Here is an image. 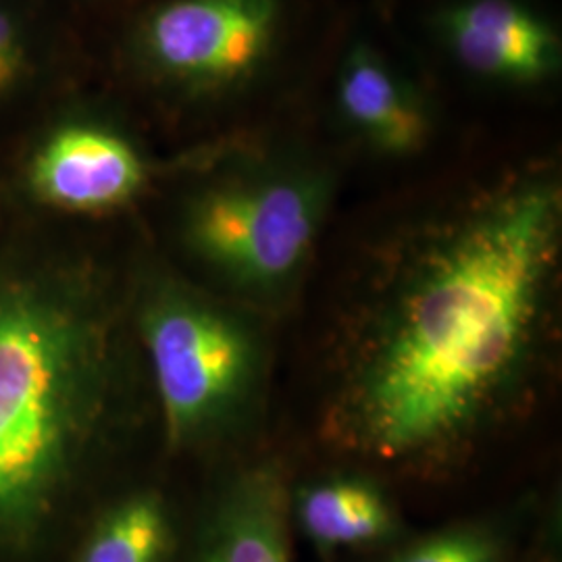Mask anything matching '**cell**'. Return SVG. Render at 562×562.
<instances>
[{
  "mask_svg": "<svg viewBox=\"0 0 562 562\" xmlns=\"http://www.w3.org/2000/svg\"><path fill=\"white\" fill-rule=\"evenodd\" d=\"M140 331L169 442H202L244 417L261 383L262 344L236 308L165 283L144 304Z\"/></svg>",
  "mask_w": 562,
  "mask_h": 562,
  "instance_id": "cell-4",
  "label": "cell"
},
{
  "mask_svg": "<svg viewBox=\"0 0 562 562\" xmlns=\"http://www.w3.org/2000/svg\"><path fill=\"white\" fill-rule=\"evenodd\" d=\"M36 71L32 30L13 0H0V102L18 97Z\"/></svg>",
  "mask_w": 562,
  "mask_h": 562,
  "instance_id": "cell-13",
  "label": "cell"
},
{
  "mask_svg": "<svg viewBox=\"0 0 562 562\" xmlns=\"http://www.w3.org/2000/svg\"><path fill=\"white\" fill-rule=\"evenodd\" d=\"M561 227L559 183L521 176L406 238L344 327L327 443L434 473L501 427L538 373Z\"/></svg>",
  "mask_w": 562,
  "mask_h": 562,
  "instance_id": "cell-1",
  "label": "cell"
},
{
  "mask_svg": "<svg viewBox=\"0 0 562 562\" xmlns=\"http://www.w3.org/2000/svg\"><path fill=\"white\" fill-rule=\"evenodd\" d=\"M171 519L157 494L142 492L115 504L81 550L80 562H165Z\"/></svg>",
  "mask_w": 562,
  "mask_h": 562,
  "instance_id": "cell-11",
  "label": "cell"
},
{
  "mask_svg": "<svg viewBox=\"0 0 562 562\" xmlns=\"http://www.w3.org/2000/svg\"><path fill=\"white\" fill-rule=\"evenodd\" d=\"M450 55L475 78L536 86L561 67L559 32L522 0H457L438 15Z\"/></svg>",
  "mask_w": 562,
  "mask_h": 562,
  "instance_id": "cell-7",
  "label": "cell"
},
{
  "mask_svg": "<svg viewBox=\"0 0 562 562\" xmlns=\"http://www.w3.org/2000/svg\"><path fill=\"white\" fill-rule=\"evenodd\" d=\"M111 329L78 271L0 276V536L48 515L101 423Z\"/></svg>",
  "mask_w": 562,
  "mask_h": 562,
  "instance_id": "cell-2",
  "label": "cell"
},
{
  "mask_svg": "<svg viewBox=\"0 0 562 562\" xmlns=\"http://www.w3.org/2000/svg\"><path fill=\"white\" fill-rule=\"evenodd\" d=\"M338 111L362 142L383 155L417 153L431 134L419 90L367 42L352 44L341 60Z\"/></svg>",
  "mask_w": 562,
  "mask_h": 562,
  "instance_id": "cell-8",
  "label": "cell"
},
{
  "mask_svg": "<svg viewBox=\"0 0 562 562\" xmlns=\"http://www.w3.org/2000/svg\"><path fill=\"white\" fill-rule=\"evenodd\" d=\"M327 176L304 165L244 162L188 199L190 255L241 296L271 301L301 278L329 204Z\"/></svg>",
  "mask_w": 562,
  "mask_h": 562,
  "instance_id": "cell-3",
  "label": "cell"
},
{
  "mask_svg": "<svg viewBox=\"0 0 562 562\" xmlns=\"http://www.w3.org/2000/svg\"><path fill=\"white\" fill-rule=\"evenodd\" d=\"M281 30V0H162L142 15L130 50L171 90L222 94L261 71Z\"/></svg>",
  "mask_w": 562,
  "mask_h": 562,
  "instance_id": "cell-5",
  "label": "cell"
},
{
  "mask_svg": "<svg viewBox=\"0 0 562 562\" xmlns=\"http://www.w3.org/2000/svg\"><path fill=\"white\" fill-rule=\"evenodd\" d=\"M290 506L276 467L244 471L223 492L199 562H290Z\"/></svg>",
  "mask_w": 562,
  "mask_h": 562,
  "instance_id": "cell-9",
  "label": "cell"
},
{
  "mask_svg": "<svg viewBox=\"0 0 562 562\" xmlns=\"http://www.w3.org/2000/svg\"><path fill=\"white\" fill-rule=\"evenodd\" d=\"M148 167L115 125L90 115L55 123L32 150L25 181L36 201L65 213L115 211L140 194Z\"/></svg>",
  "mask_w": 562,
  "mask_h": 562,
  "instance_id": "cell-6",
  "label": "cell"
},
{
  "mask_svg": "<svg viewBox=\"0 0 562 562\" xmlns=\"http://www.w3.org/2000/svg\"><path fill=\"white\" fill-rule=\"evenodd\" d=\"M294 515L323 550L380 542L396 527L385 494L361 477H334L304 487L294 501Z\"/></svg>",
  "mask_w": 562,
  "mask_h": 562,
  "instance_id": "cell-10",
  "label": "cell"
},
{
  "mask_svg": "<svg viewBox=\"0 0 562 562\" xmlns=\"http://www.w3.org/2000/svg\"><path fill=\"white\" fill-rule=\"evenodd\" d=\"M387 562H503V550L494 533L467 525L411 543Z\"/></svg>",
  "mask_w": 562,
  "mask_h": 562,
  "instance_id": "cell-12",
  "label": "cell"
}]
</instances>
